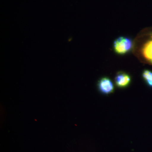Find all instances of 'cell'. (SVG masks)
<instances>
[{
	"mask_svg": "<svg viewBox=\"0 0 152 152\" xmlns=\"http://www.w3.org/2000/svg\"><path fill=\"white\" fill-rule=\"evenodd\" d=\"M132 41L130 38L126 37H120L114 42V50L118 54L127 53L132 50Z\"/></svg>",
	"mask_w": 152,
	"mask_h": 152,
	"instance_id": "obj_1",
	"label": "cell"
},
{
	"mask_svg": "<svg viewBox=\"0 0 152 152\" xmlns=\"http://www.w3.org/2000/svg\"><path fill=\"white\" fill-rule=\"evenodd\" d=\"M99 91L104 94L108 95L113 92L114 86L111 80L107 77L102 78L98 81Z\"/></svg>",
	"mask_w": 152,
	"mask_h": 152,
	"instance_id": "obj_2",
	"label": "cell"
},
{
	"mask_svg": "<svg viewBox=\"0 0 152 152\" xmlns=\"http://www.w3.org/2000/svg\"><path fill=\"white\" fill-rule=\"evenodd\" d=\"M115 83L119 88H125L130 84L131 77L129 75L124 72H119L115 77Z\"/></svg>",
	"mask_w": 152,
	"mask_h": 152,
	"instance_id": "obj_3",
	"label": "cell"
},
{
	"mask_svg": "<svg viewBox=\"0 0 152 152\" xmlns=\"http://www.w3.org/2000/svg\"><path fill=\"white\" fill-rule=\"evenodd\" d=\"M141 52L144 59L152 64V34L143 45Z\"/></svg>",
	"mask_w": 152,
	"mask_h": 152,
	"instance_id": "obj_4",
	"label": "cell"
},
{
	"mask_svg": "<svg viewBox=\"0 0 152 152\" xmlns=\"http://www.w3.org/2000/svg\"><path fill=\"white\" fill-rule=\"evenodd\" d=\"M143 78L149 86L152 88V71L145 70L142 74Z\"/></svg>",
	"mask_w": 152,
	"mask_h": 152,
	"instance_id": "obj_5",
	"label": "cell"
}]
</instances>
